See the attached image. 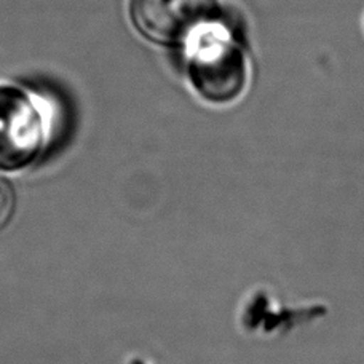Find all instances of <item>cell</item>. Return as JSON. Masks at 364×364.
<instances>
[{
  "label": "cell",
  "instance_id": "4",
  "mask_svg": "<svg viewBox=\"0 0 364 364\" xmlns=\"http://www.w3.org/2000/svg\"><path fill=\"white\" fill-rule=\"evenodd\" d=\"M15 191L9 181L0 178V230H4L10 224L13 213H15Z\"/></svg>",
  "mask_w": 364,
  "mask_h": 364
},
{
  "label": "cell",
  "instance_id": "1",
  "mask_svg": "<svg viewBox=\"0 0 364 364\" xmlns=\"http://www.w3.org/2000/svg\"><path fill=\"white\" fill-rule=\"evenodd\" d=\"M188 74L195 90L210 102H230L242 95L248 64L235 28L218 15L184 42Z\"/></svg>",
  "mask_w": 364,
  "mask_h": 364
},
{
  "label": "cell",
  "instance_id": "2",
  "mask_svg": "<svg viewBox=\"0 0 364 364\" xmlns=\"http://www.w3.org/2000/svg\"><path fill=\"white\" fill-rule=\"evenodd\" d=\"M38 102L23 90L0 85V170H21L37 159L47 134Z\"/></svg>",
  "mask_w": 364,
  "mask_h": 364
},
{
  "label": "cell",
  "instance_id": "3",
  "mask_svg": "<svg viewBox=\"0 0 364 364\" xmlns=\"http://www.w3.org/2000/svg\"><path fill=\"white\" fill-rule=\"evenodd\" d=\"M129 19L147 41L184 43L201 24L218 15L216 0H129Z\"/></svg>",
  "mask_w": 364,
  "mask_h": 364
}]
</instances>
